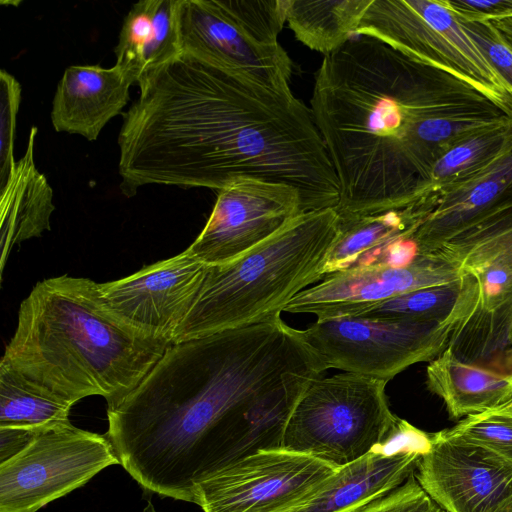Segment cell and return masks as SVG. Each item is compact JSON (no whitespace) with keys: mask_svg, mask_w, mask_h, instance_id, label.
<instances>
[{"mask_svg":"<svg viewBox=\"0 0 512 512\" xmlns=\"http://www.w3.org/2000/svg\"><path fill=\"white\" fill-rule=\"evenodd\" d=\"M438 506L412 474L402 485L357 512H439Z\"/></svg>","mask_w":512,"mask_h":512,"instance_id":"obj_29","label":"cell"},{"mask_svg":"<svg viewBox=\"0 0 512 512\" xmlns=\"http://www.w3.org/2000/svg\"><path fill=\"white\" fill-rule=\"evenodd\" d=\"M421 457L369 453L341 467L313 498L293 512H357L402 485L414 474Z\"/></svg>","mask_w":512,"mask_h":512,"instance_id":"obj_18","label":"cell"},{"mask_svg":"<svg viewBox=\"0 0 512 512\" xmlns=\"http://www.w3.org/2000/svg\"><path fill=\"white\" fill-rule=\"evenodd\" d=\"M300 333L327 369L386 381L436 358L448 337L440 320L364 315L317 319Z\"/></svg>","mask_w":512,"mask_h":512,"instance_id":"obj_9","label":"cell"},{"mask_svg":"<svg viewBox=\"0 0 512 512\" xmlns=\"http://www.w3.org/2000/svg\"><path fill=\"white\" fill-rule=\"evenodd\" d=\"M448 2L465 31L512 89V50L500 32L481 12L466 9L455 1L448 0Z\"/></svg>","mask_w":512,"mask_h":512,"instance_id":"obj_27","label":"cell"},{"mask_svg":"<svg viewBox=\"0 0 512 512\" xmlns=\"http://www.w3.org/2000/svg\"><path fill=\"white\" fill-rule=\"evenodd\" d=\"M458 294V283L425 287L382 302L360 315L443 321L451 312Z\"/></svg>","mask_w":512,"mask_h":512,"instance_id":"obj_26","label":"cell"},{"mask_svg":"<svg viewBox=\"0 0 512 512\" xmlns=\"http://www.w3.org/2000/svg\"><path fill=\"white\" fill-rule=\"evenodd\" d=\"M512 10V0H506V5H505V10L504 12L506 11H511ZM503 13V12H502Z\"/></svg>","mask_w":512,"mask_h":512,"instance_id":"obj_34","label":"cell"},{"mask_svg":"<svg viewBox=\"0 0 512 512\" xmlns=\"http://www.w3.org/2000/svg\"><path fill=\"white\" fill-rule=\"evenodd\" d=\"M37 128L31 127L26 152L0 185L1 273L15 244L39 237L50 230L55 210L53 191L34 162Z\"/></svg>","mask_w":512,"mask_h":512,"instance_id":"obj_17","label":"cell"},{"mask_svg":"<svg viewBox=\"0 0 512 512\" xmlns=\"http://www.w3.org/2000/svg\"><path fill=\"white\" fill-rule=\"evenodd\" d=\"M73 405L27 378L4 358L1 359L0 426L51 427L68 423Z\"/></svg>","mask_w":512,"mask_h":512,"instance_id":"obj_24","label":"cell"},{"mask_svg":"<svg viewBox=\"0 0 512 512\" xmlns=\"http://www.w3.org/2000/svg\"><path fill=\"white\" fill-rule=\"evenodd\" d=\"M491 214L502 218L512 216V186L497 201L491 209Z\"/></svg>","mask_w":512,"mask_h":512,"instance_id":"obj_33","label":"cell"},{"mask_svg":"<svg viewBox=\"0 0 512 512\" xmlns=\"http://www.w3.org/2000/svg\"><path fill=\"white\" fill-rule=\"evenodd\" d=\"M441 432L446 437L481 446L512 464V401L466 416Z\"/></svg>","mask_w":512,"mask_h":512,"instance_id":"obj_25","label":"cell"},{"mask_svg":"<svg viewBox=\"0 0 512 512\" xmlns=\"http://www.w3.org/2000/svg\"><path fill=\"white\" fill-rule=\"evenodd\" d=\"M170 345L118 317L99 283L63 275L38 282L22 301L2 358L74 404L98 395L109 408L137 387Z\"/></svg>","mask_w":512,"mask_h":512,"instance_id":"obj_4","label":"cell"},{"mask_svg":"<svg viewBox=\"0 0 512 512\" xmlns=\"http://www.w3.org/2000/svg\"><path fill=\"white\" fill-rule=\"evenodd\" d=\"M434 440V433L425 432L398 417L384 440L374 446L370 453L383 457L403 454L425 456L432 450Z\"/></svg>","mask_w":512,"mask_h":512,"instance_id":"obj_30","label":"cell"},{"mask_svg":"<svg viewBox=\"0 0 512 512\" xmlns=\"http://www.w3.org/2000/svg\"><path fill=\"white\" fill-rule=\"evenodd\" d=\"M414 472L447 512H512V464L481 446L435 432Z\"/></svg>","mask_w":512,"mask_h":512,"instance_id":"obj_13","label":"cell"},{"mask_svg":"<svg viewBox=\"0 0 512 512\" xmlns=\"http://www.w3.org/2000/svg\"><path fill=\"white\" fill-rule=\"evenodd\" d=\"M149 512H156L153 507L150 506V511Z\"/></svg>","mask_w":512,"mask_h":512,"instance_id":"obj_35","label":"cell"},{"mask_svg":"<svg viewBox=\"0 0 512 512\" xmlns=\"http://www.w3.org/2000/svg\"><path fill=\"white\" fill-rule=\"evenodd\" d=\"M511 153L512 118L482 130L449 149L434 164L414 200L455 185Z\"/></svg>","mask_w":512,"mask_h":512,"instance_id":"obj_23","label":"cell"},{"mask_svg":"<svg viewBox=\"0 0 512 512\" xmlns=\"http://www.w3.org/2000/svg\"><path fill=\"white\" fill-rule=\"evenodd\" d=\"M481 13L497 28L504 41L512 50V10L504 13Z\"/></svg>","mask_w":512,"mask_h":512,"instance_id":"obj_32","label":"cell"},{"mask_svg":"<svg viewBox=\"0 0 512 512\" xmlns=\"http://www.w3.org/2000/svg\"><path fill=\"white\" fill-rule=\"evenodd\" d=\"M439 512H447V511H445V510H443V509L441 508V510H440Z\"/></svg>","mask_w":512,"mask_h":512,"instance_id":"obj_36","label":"cell"},{"mask_svg":"<svg viewBox=\"0 0 512 512\" xmlns=\"http://www.w3.org/2000/svg\"><path fill=\"white\" fill-rule=\"evenodd\" d=\"M1 82V158L0 184L11 173L16 161L13 147L16 130V116L21 99L19 82L4 69L0 73Z\"/></svg>","mask_w":512,"mask_h":512,"instance_id":"obj_28","label":"cell"},{"mask_svg":"<svg viewBox=\"0 0 512 512\" xmlns=\"http://www.w3.org/2000/svg\"><path fill=\"white\" fill-rule=\"evenodd\" d=\"M373 0H286V22L297 40L329 55L353 35Z\"/></svg>","mask_w":512,"mask_h":512,"instance_id":"obj_21","label":"cell"},{"mask_svg":"<svg viewBox=\"0 0 512 512\" xmlns=\"http://www.w3.org/2000/svg\"><path fill=\"white\" fill-rule=\"evenodd\" d=\"M114 464L120 461L106 435L71 422L50 427L0 464V512H36Z\"/></svg>","mask_w":512,"mask_h":512,"instance_id":"obj_10","label":"cell"},{"mask_svg":"<svg viewBox=\"0 0 512 512\" xmlns=\"http://www.w3.org/2000/svg\"><path fill=\"white\" fill-rule=\"evenodd\" d=\"M182 52L291 91L292 61L278 41L286 0H178Z\"/></svg>","mask_w":512,"mask_h":512,"instance_id":"obj_7","label":"cell"},{"mask_svg":"<svg viewBox=\"0 0 512 512\" xmlns=\"http://www.w3.org/2000/svg\"><path fill=\"white\" fill-rule=\"evenodd\" d=\"M118 136L122 193L145 185L220 189L241 178L295 187L304 212L336 209L339 182L311 109L182 52L145 72Z\"/></svg>","mask_w":512,"mask_h":512,"instance_id":"obj_1","label":"cell"},{"mask_svg":"<svg viewBox=\"0 0 512 512\" xmlns=\"http://www.w3.org/2000/svg\"><path fill=\"white\" fill-rule=\"evenodd\" d=\"M458 283L456 268L434 254H419L405 266H357L325 276L300 292L284 312L313 314L317 319L360 315L413 290Z\"/></svg>","mask_w":512,"mask_h":512,"instance_id":"obj_14","label":"cell"},{"mask_svg":"<svg viewBox=\"0 0 512 512\" xmlns=\"http://www.w3.org/2000/svg\"><path fill=\"white\" fill-rule=\"evenodd\" d=\"M339 224L334 208L305 212L236 259L207 265L173 344L281 315L295 296L324 278Z\"/></svg>","mask_w":512,"mask_h":512,"instance_id":"obj_5","label":"cell"},{"mask_svg":"<svg viewBox=\"0 0 512 512\" xmlns=\"http://www.w3.org/2000/svg\"><path fill=\"white\" fill-rule=\"evenodd\" d=\"M340 468L283 448L260 450L197 484L193 503L203 512H293Z\"/></svg>","mask_w":512,"mask_h":512,"instance_id":"obj_11","label":"cell"},{"mask_svg":"<svg viewBox=\"0 0 512 512\" xmlns=\"http://www.w3.org/2000/svg\"><path fill=\"white\" fill-rule=\"evenodd\" d=\"M302 213L295 187L241 178L218 191L204 228L187 250L208 266L224 264L271 238Z\"/></svg>","mask_w":512,"mask_h":512,"instance_id":"obj_12","label":"cell"},{"mask_svg":"<svg viewBox=\"0 0 512 512\" xmlns=\"http://www.w3.org/2000/svg\"><path fill=\"white\" fill-rule=\"evenodd\" d=\"M48 428L31 425L0 426V464L21 453Z\"/></svg>","mask_w":512,"mask_h":512,"instance_id":"obj_31","label":"cell"},{"mask_svg":"<svg viewBox=\"0 0 512 512\" xmlns=\"http://www.w3.org/2000/svg\"><path fill=\"white\" fill-rule=\"evenodd\" d=\"M340 217V216H339ZM420 216L412 205L365 216L340 217L339 236L324 267V277L349 269L364 255L413 235Z\"/></svg>","mask_w":512,"mask_h":512,"instance_id":"obj_22","label":"cell"},{"mask_svg":"<svg viewBox=\"0 0 512 512\" xmlns=\"http://www.w3.org/2000/svg\"><path fill=\"white\" fill-rule=\"evenodd\" d=\"M328 369L280 315L170 345L144 379L107 409L120 464L145 490L193 502L219 471L226 430L259 394Z\"/></svg>","mask_w":512,"mask_h":512,"instance_id":"obj_2","label":"cell"},{"mask_svg":"<svg viewBox=\"0 0 512 512\" xmlns=\"http://www.w3.org/2000/svg\"><path fill=\"white\" fill-rule=\"evenodd\" d=\"M427 388L440 397L451 419L494 409L512 401V373L464 362L450 348L430 361Z\"/></svg>","mask_w":512,"mask_h":512,"instance_id":"obj_19","label":"cell"},{"mask_svg":"<svg viewBox=\"0 0 512 512\" xmlns=\"http://www.w3.org/2000/svg\"><path fill=\"white\" fill-rule=\"evenodd\" d=\"M355 35L377 38L416 62L456 77L512 117V89L465 31L448 0H373Z\"/></svg>","mask_w":512,"mask_h":512,"instance_id":"obj_8","label":"cell"},{"mask_svg":"<svg viewBox=\"0 0 512 512\" xmlns=\"http://www.w3.org/2000/svg\"><path fill=\"white\" fill-rule=\"evenodd\" d=\"M387 383L349 372L313 380L287 420L282 448L339 468L369 454L398 418L389 408Z\"/></svg>","mask_w":512,"mask_h":512,"instance_id":"obj_6","label":"cell"},{"mask_svg":"<svg viewBox=\"0 0 512 512\" xmlns=\"http://www.w3.org/2000/svg\"><path fill=\"white\" fill-rule=\"evenodd\" d=\"M427 69L364 35L324 57L310 109L339 182L340 217L403 208L424 184L416 132Z\"/></svg>","mask_w":512,"mask_h":512,"instance_id":"obj_3","label":"cell"},{"mask_svg":"<svg viewBox=\"0 0 512 512\" xmlns=\"http://www.w3.org/2000/svg\"><path fill=\"white\" fill-rule=\"evenodd\" d=\"M207 265L187 249L124 278L99 283L107 306L134 328L173 344L190 311Z\"/></svg>","mask_w":512,"mask_h":512,"instance_id":"obj_15","label":"cell"},{"mask_svg":"<svg viewBox=\"0 0 512 512\" xmlns=\"http://www.w3.org/2000/svg\"><path fill=\"white\" fill-rule=\"evenodd\" d=\"M136 74L120 65H72L65 69L52 102L51 122L57 132L95 141L105 125L122 113Z\"/></svg>","mask_w":512,"mask_h":512,"instance_id":"obj_16","label":"cell"},{"mask_svg":"<svg viewBox=\"0 0 512 512\" xmlns=\"http://www.w3.org/2000/svg\"><path fill=\"white\" fill-rule=\"evenodd\" d=\"M177 8L178 0H142L124 18L114 50L116 64L133 71L137 82L182 53Z\"/></svg>","mask_w":512,"mask_h":512,"instance_id":"obj_20","label":"cell"}]
</instances>
